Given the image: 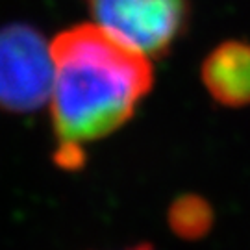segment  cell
Instances as JSON below:
<instances>
[{
  "label": "cell",
  "mask_w": 250,
  "mask_h": 250,
  "mask_svg": "<svg viewBox=\"0 0 250 250\" xmlns=\"http://www.w3.org/2000/svg\"><path fill=\"white\" fill-rule=\"evenodd\" d=\"M56 160L83 163V148L126 125L154 83L150 58L99 24H78L50 41Z\"/></svg>",
  "instance_id": "cell-1"
},
{
  "label": "cell",
  "mask_w": 250,
  "mask_h": 250,
  "mask_svg": "<svg viewBox=\"0 0 250 250\" xmlns=\"http://www.w3.org/2000/svg\"><path fill=\"white\" fill-rule=\"evenodd\" d=\"M54 85L52 46L26 24L0 28V107L34 111L50 100Z\"/></svg>",
  "instance_id": "cell-2"
},
{
  "label": "cell",
  "mask_w": 250,
  "mask_h": 250,
  "mask_svg": "<svg viewBox=\"0 0 250 250\" xmlns=\"http://www.w3.org/2000/svg\"><path fill=\"white\" fill-rule=\"evenodd\" d=\"M95 24L148 58H161L184 36L189 0H89Z\"/></svg>",
  "instance_id": "cell-3"
},
{
  "label": "cell",
  "mask_w": 250,
  "mask_h": 250,
  "mask_svg": "<svg viewBox=\"0 0 250 250\" xmlns=\"http://www.w3.org/2000/svg\"><path fill=\"white\" fill-rule=\"evenodd\" d=\"M202 83L215 102L226 107L250 104V43L224 41L206 56Z\"/></svg>",
  "instance_id": "cell-4"
},
{
  "label": "cell",
  "mask_w": 250,
  "mask_h": 250,
  "mask_svg": "<svg viewBox=\"0 0 250 250\" xmlns=\"http://www.w3.org/2000/svg\"><path fill=\"white\" fill-rule=\"evenodd\" d=\"M169 224L182 239L195 241L204 237L213 226V209L204 198L186 195L176 198L169 209Z\"/></svg>",
  "instance_id": "cell-5"
},
{
  "label": "cell",
  "mask_w": 250,
  "mask_h": 250,
  "mask_svg": "<svg viewBox=\"0 0 250 250\" xmlns=\"http://www.w3.org/2000/svg\"><path fill=\"white\" fill-rule=\"evenodd\" d=\"M128 250H154V249H152V245H148V243H141V245H135V247H132V249Z\"/></svg>",
  "instance_id": "cell-6"
}]
</instances>
